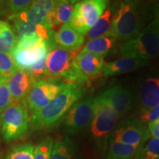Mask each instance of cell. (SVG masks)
<instances>
[{
	"label": "cell",
	"mask_w": 159,
	"mask_h": 159,
	"mask_svg": "<svg viewBox=\"0 0 159 159\" xmlns=\"http://www.w3.org/2000/svg\"><path fill=\"white\" fill-rule=\"evenodd\" d=\"M151 4L124 1L116 7L108 35L121 41L134 39L144 28L151 17Z\"/></svg>",
	"instance_id": "1"
},
{
	"label": "cell",
	"mask_w": 159,
	"mask_h": 159,
	"mask_svg": "<svg viewBox=\"0 0 159 159\" xmlns=\"http://www.w3.org/2000/svg\"><path fill=\"white\" fill-rule=\"evenodd\" d=\"M84 83H68L66 88L45 108L32 115L29 128L32 130H44L52 127L66 114L80 99L85 91Z\"/></svg>",
	"instance_id": "2"
},
{
	"label": "cell",
	"mask_w": 159,
	"mask_h": 159,
	"mask_svg": "<svg viewBox=\"0 0 159 159\" xmlns=\"http://www.w3.org/2000/svg\"><path fill=\"white\" fill-rule=\"evenodd\" d=\"M75 57L73 52L54 45L46 58V76L63 78L67 83H84L88 81V78L80 71Z\"/></svg>",
	"instance_id": "3"
},
{
	"label": "cell",
	"mask_w": 159,
	"mask_h": 159,
	"mask_svg": "<svg viewBox=\"0 0 159 159\" xmlns=\"http://www.w3.org/2000/svg\"><path fill=\"white\" fill-rule=\"evenodd\" d=\"M119 54L139 60L159 57V29L151 21L136 37L121 46Z\"/></svg>",
	"instance_id": "4"
},
{
	"label": "cell",
	"mask_w": 159,
	"mask_h": 159,
	"mask_svg": "<svg viewBox=\"0 0 159 159\" xmlns=\"http://www.w3.org/2000/svg\"><path fill=\"white\" fill-rule=\"evenodd\" d=\"M119 115L100 96L94 99V114L91 122V136L97 148L105 150L111 135L116 128Z\"/></svg>",
	"instance_id": "5"
},
{
	"label": "cell",
	"mask_w": 159,
	"mask_h": 159,
	"mask_svg": "<svg viewBox=\"0 0 159 159\" xmlns=\"http://www.w3.org/2000/svg\"><path fill=\"white\" fill-rule=\"evenodd\" d=\"M4 140L12 142L23 138L29 128L30 117L26 100L13 102L0 115Z\"/></svg>",
	"instance_id": "6"
},
{
	"label": "cell",
	"mask_w": 159,
	"mask_h": 159,
	"mask_svg": "<svg viewBox=\"0 0 159 159\" xmlns=\"http://www.w3.org/2000/svg\"><path fill=\"white\" fill-rule=\"evenodd\" d=\"M68 83L59 78L47 77L35 81L27 97V105L34 114L45 108L66 88Z\"/></svg>",
	"instance_id": "7"
},
{
	"label": "cell",
	"mask_w": 159,
	"mask_h": 159,
	"mask_svg": "<svg viewBox=\"0 0 159 159\" xmlns=\"http://www.w3.org/2000/svg\"><path fill=\"white\" fill-rule=\"evenodd\" d=\"M94 99L88 97L77 101L63 116L64 130L67 134L77 135L90 125L94 114Z\"/></svg>",
	"instance_id": "8"
},
{
	"label": "cell",
	"mask_w": 159,
	"mask_h": 159,
	"mask_svg": "<svg viewBox=\"0 0 159 159\" xmlns=\"http://www.w3.org/2000/svg\"><path fill=\"white\" fill-rule=\"evenodd\" d=\"M148 127L138 119H130L114 129L109 142L141 148L150 139Z\"/></svg>",
	"instance_id": "9"
},
{
	"label": "cell",
	"mask_w": 159,
	"mask_h": 159,
	"mask_svg": "<svg viewBox=\"0 0 159 159\" xmlns=\"http://www.w3.org/2000/svg\"><path fill=\"white\" fill-rule=\"evenodd\" d=\"M55 44L54 39L50 41L43 40L33 47L22 48L16 44L11 55L19 69H27L31 66L47 57L49 49Z\"/></svg>",
	"instance_id": "10"
},
{
	"label": "cell",
	"mask_w": 159,
	"mask_h": 159,
	"mask_svg": "<svg viewBox=\"0 0 159 159\" xmlns=\"http://www.w3.org/2000/svg\"><path fill=\"white\" fill-rule=\"evenodd\" d=\"M99 96L118 115L125 114L133 108V97L128 89L120 85H111Z\"/></svg>",
	"instance_id": "11"
},
{
	"label": "cell",
	"mask_w": 159,
	"mask_h": 159,
	"mask_svg": "<svg viewBox=\"0 0 159 159\" xmlns=\"http://www.w3.org/2000/svg\"><path fill=\"white\" fill-rule=\"evenodd\" d=\"M35 82L27 70L18 69L7 80V88L13 102L25 100Z\"/></svg>",
	"instance_id": "12"
},
{
	"label": "cell",
	"mask_w": 159,
	"mask_h": 159,
	"mask_svg": "<svg viewBox=\"0 0 159 159\" xmlns=\"http://www.w3.org/2000/svg\"><path fill=\"white\" fill-rule=\"evenodd\" d=\"M138 105L142 112L159 105V77H151L141 83L138 92Z\"/></svg>",
	"instance_id": "13"
},
{
	"label": "cell",
	"mask_w": 159,
	"mask_h": 159,
	"mask_svg": "<svg viewBox=\"0 0 159 159\" xmlns=\"http://www.w3.org/2000/svg\"><path fill=\"white\" fill-rule=\"evenodd\" d=\"M55 5H56V1H52V0L34 1L27 11L19 14L12 16L7 19L11 21L19 20L33 25H40L43 24L47 13L54 9Z\"/></svg>",
	"instance_id": "14"
},
{
	"label": "cell",
	"mask_w": 159,
	"mask_h": 159,
	"mask_svg": "<svg viewBox=\"0 0 159 159\" xmlns=\"http://www.w3.org/2000/svg\"><path fill=\"white\" fill-rule=\"evenodd\" d=\"M108 5V2L106 0H84L77 2L74 10L82 16L89 30L104 13Z\"/></svg>",
	"instance_id": "15"
},
{
	"label": "cell",
	"mask_w": 159,
	"mask_h": 159,
	"mask_svg": "<svg viewBox=\"0 0 159 159\" xmlns=\"http://www.w3.org/2000/svg\"><path fill=\"white\" fill-rule=\"evenodd\" d=\"M84 35L72 28L69 23L61 25L54 35V41L57 46L67 50L75 52L84 42Z\"/></svg>",
	"instance_id": "16"
},
{
	"label": "cell",
	"mask_w": 159,
	"mask_h": 159,
	"mask_svg": "<svg viewBox=\"0 0 159 159\" xmlns=\"http://www.w3.org/2000/svg\"><path fill=\"white\" fill-rule=\"evenodd\" d=\"M75 62L80 71L87 78L98 75L105 64L103 57L83 51L76 55Z\"/></svg>",
	"instance_id": "17"
},
{
	"label": "cell",
	"mask_w": 159,
	"mask_h": 159,
	"mask_svg": "<svg viewBox=\"0 0 159 159\" xmlns=\"http://www.w3.org/2000/svg\"><path fill=\"white\" fill-rule=\"evenodd\" d=\"M145 61L143 60L130 58V57H122L116 61L105 63L102 69L103 76L110 77L116 76L125 73L130 72L139 69L144 65Z\"/></svg>",
	"instance_id": "18"
},
{
	"label": "cell",
	"mask_w": 159,
	"mask_h": 159,
	"mask_svg": "<svg viewBox=\"0 0 159 159\" xmlns=\"http://www.w3.org/2000/svg\"><path fill=\"white\" fill-rule=\"evenodd\" d=\"M116 7V4L114 3L109 5L108 8L105 9L104 13L101 15V16L86 33L88 41L108 35V32L111 30L112 19Z\"/></svg>",
	"instance_id": "19"
},
{
	"label": "cell",
	"mask_w": 159,
	"mask_h": 159,
	"mask_svg": "<svg viewBox=\"0 0 159 159\" xmlns=\"http://www.w3.org/2000/svg\"><path fill=\"white\" fill-rule=\"evenodd\" d=\"M49 159H77V150L74 142L68 136L57 139Z\"/></svg>",
	"instance_id": "20"
},
{
	"label": "cell",
	"mask_w": 159,
	"mask_h": 159,
	"mask_svg": "<svg viewBox=\"0 0 159 159\" xmlns=\"http://www.w3.org/2000/svg\"><path fill=\"white\" fill-rule=\"evenodd\" d=\"M116 39L109 35L97 38V39L88 41L86 44L81 51L87 52L92 54L99 55L104 57L110 52L114 50V47L116 44Z\"/></svg>",
	"instance_id": "21"
},
{
	"label": "cell",
	"mask_w": 159,
	"mask_h": 159,
	"mask_svg": "<svg viewBox=\"0 0 159 159\" xmlns=\"http://www.w3.org/2000/svg\"><path fill=\"white\" fill-rule=\"evenodd\" d=\"M17 43L14 27L7 21L0 20V52L11 53Z\"/></svg>",
	"instance_id": "22"
},
{
	"label": "cell",
	"mask_w": 159,
	"mask_h": 159,
	"mask_svg": "<svg viewBox=\"0 0 159 159\" xmlns=\"http://www.w3.org/2000/svg\"><path fill=\"white\" fill-rule=\"evenodd\" d=\"M108 150L105 159H134L139 148L118 142H109Z\"/></svg>",
	"instance_id": "23"
},
{
	"label": "cell",
	"mask_w": 159,
	"mask_h": 159,
	"mask_svg": "<svg viewBox=\"0 0 159 159\" xmlns=\"http://www.w3.org/2000/svg\"><path fill=\"white\" fill-rule=\"evenodd\" d=\"M34 1L30 0H10L1 2L0 4V16L7 18L15 16L27 11Z\"/></svg>",
	"instance_id": "24"
},
{
	"label": "cell",
	"mask_w": 159,
	"mask_h": 159,
	"mask_svg": "<svg viewBox=\"0 0 159 159\" xmlns=\"http://www.w3.org/2000/svg\"><path fill=\"white\" fill-rule=\"evenodd\" d=\"M75 1H56L55 7V15H56L57 25H63L70 21L72 12L74 11Z\"/></svg>",
	"instance_id": "25"
},
{
	"label": "cell",
	"mask_w": 159,
	"mask_h": 159,
	"mask_svg": "<svg viewBox=\"0 0 159 159\" xmlns=\"http://www.w3.org/2000/svg\"><path fill=\"white\" fill-rule=\"evenodd\" d=\"M19 69L11 53L0 52V79L8 80Z\"/></svg>",
	"instance_id": "26"
},
{
	"label": "cell",
	"mask_w": 159,
	"mask_h": 159,
	"mask_svg": "<svg viewBox=\"0 0 159 159\" xmlns=\"http://www.w3.org/2000/svg\"><path fill=\"white\" fill-rule=\"evenodd\" d=\"M134 159H159V139H149L139 148Z\"/></svg>",
	"instance_id": "27"
},
{
	"label": "cell",
	"mask_w": 159,
	"mask_h": 159,
	"mask_svg": "<svg viewBox=\"0 0 159 159\" xmlns=\"http://www.w3.org/2000/svg\"><path fill=\"white\" fill-rule=\"evenodd\" d=\"M34 148L31 143L18 144L10 150L5 159H34Z\"/></svg>",
	"instance_id": "28"
},
{
	"label": "cell",
	"mask_w": 159,
	"mask_h": 159,
	"mask_svg": "<svg viewBox=\"0 0 159 159\" xmlns=\"http://www.w3.org/2000/svg\"><path fill=\"white\" fill-rule=\"evenodd\" d=\"M54 140L52 137H47L34 148V159H49L54 145Z\"/></svg>",
	"instance_id": "29"
},
{
	"label": "cell",
	"mask_w": 159,
	"mask_h": 159,
	"mask_svg": "<svg viewBox=\"0 0 159 159\" xmlns=\"http://www.w3.org/2000/svg\"><path fill=\"white\" fill-rule=\"evenodd\" d=\"M13 102L7 88V80L0 79V114Z\"/></svg>",
	"instance_id": "30"
},
{
	"label": "cell",
	"mask_w": 159,
	"mask_h": 159,
	"mask_svg": "<svg viewBox=\"0 0 159 159\" xmlns=\"http://www.w3.org/2000/svg\"><path fill=\"white\" fill-rule=\"evenodd\" d=\"M69 25L73 29L75 30L77 33L83 35H86V33L89 31V28L85 25V21L83 20L82 16L79 14L78 12L75 11V10H74L72 12V15H71Z\"/></svg>",
	"instance_id": "31"
},
{
	"label": "cell",
	"mask_w": 159,
	"mask_h": 159,
	"mask_svg": "<svg viewBox=\"0 0 159 159\" xmlns=\"http://www.w3.org/2000/svg\"><path fill=\"white\" fill-rule=\"evenodd\" d=\"M46 58L41 60L26 69L35 81L42 79L43 76H46Z\"/></svg>",
	"instance_id": "32"
},
{
	"label": "cell",
	"mask_w": 159,
	"mask_h": 159,
	"mask_svg": "<svg viewBox=\"0 0 159 159\" xmlns=\"http://www.w3.org/2000/svg\"><path fill=\"white\" fill-rule=\"evenodd\" d=\"M159 118V105L156 107V108L151 109L150 111H144L142 112L140 116H139L138 120L143 124H146V123H150L151 122L156 120L157 119Z\"/></svg>",
	"instance_id": "33"
},
{
	"label": "cell",
	"mask_w": 159,
	"mask_h": 159,
	"mask_svg": "<svg viewBox=\"0 0 159 159\" xmlns=\"http://www.w3.org/2000/svg\"><path fill=\"white\" fill-rule=\"evenodd\" d=\"M148 129L151 137L159 139V118L148 124Z\"/></svg>",
	"instance_id": "34"
},
{
	"label": "cell",
	"mask_w": 159,
	"mask_h": 159,
	"mask_svg": "<svg viewBox=\"0 0 159 159\" xmlns=\"http://www.w3.org/2000/svg\"><path fill=\"white\" fill-rule=\"evenodd\" d=\"M151 17L153 18L152 22H153L159 29V2L151 4Z\"/></svg>",
	"instance_id": "35"
},
{
	"label": "cell",
	"mask_w": 159,
	"mask_h": 159,
	"mask_svg": "<svg viewBox=\"0 0 159 159\" xmlns=\"http://www.w3.org/2000/svg\"><path fill=\"white\" fill-rule=\"evenodd\" d=\"M0 130H1V122H0Z\"/></svg>",
	"instance_id": "36"
},
{
	"label": "cell",
	"mask_w": 159,
	"mask_h": 159,
	"mask_svg": "<svg viewBox=\"0 0 159 159\" xmlns=\"http://www.w3.org/2000/svg\"><path fill=\"white\" fill-rule=\"evenodd\" d=\"M0 159H2V156H1V154H0Z\"/></svg>",
	"instance_id": "37"
}]
</instances>
